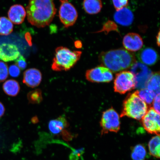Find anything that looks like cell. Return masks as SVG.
Returning <instances> with one entry per match:
<instances>
[{"instance_id": "22", "label": "cell", "mask_w": 160, "mask_h": 160, "mask_svg": "<svg viewBox=\"0 0 160 160\" xmlns=\"http://www.w3.org/2000/svg\"><path fill=\"white\" fill-rule=\"evenodd\" d=\"M13 23L8 18L0 17V35L7 36L13 31Z\"/></svg>"}, {"instance_id": "31", "label": "cell", "mask_w": 160, "mask_h": 160, "mask_svg": "<svg viewBox=\"0 0 160 160\" xmlns=\"http://www.w3.org/2000/svg\"><path fill=\"white\" fill-rule=\"evenodd\" d=\"M5 108L4 106L1 102H0V118L2 117L5 112Z\"/></svg>"}, {"instance_id": "5", "label": "cell", "mask_w": 160, "mask_h": 160, "mask_svg": "<svg viewBox=\"0 0 160 160\" xmlns=\"http://www.w3.org/2000/svg\"><path fill=\"white\" fill-rule=\"evenodd\" d=\"M102 135L109 132L117 133L120 129L119 116L112 108L106 110L102 115L101 122Z\"/></svg>"}, {"instance_id": "17", "label": "cell", "mask_w": 160, "mask_h": 160, "mask_svg": "<svg viewBox=\"0 0 160 160\" xmlns=\"http://www.w3.org/2000/svg\"><path fill=\"white\" fill-rule=\"evenodd\" d=\"M133 13L127 7L117 11L114 15V19L116 22L126 27L131 25L133 22Z\"/></svg>"}, {"instance_id": "24", "label": "cell", "mask_w": 160, "mask_h": 160, "mask_svg": "<svg viewBox=\"0 0 160 160\" xmlns=\"http://www.w3.org/2000/svg\"><path fill=\"white\" fill-rule=\"evenodd\" d=\"M27 98L29 102L32 104H39L43 100L42 91L39 89H36L28 93Z\"/></svg>"}, {"instance_id": "16", "label": "cell", "mask_w": 160, "mask_h": 160, "mask_svg": "<svg viewBox=\"0 0 160 160\" xmlns=\"http://www.w3.org/2000/svg\"><path fill=\"white\" fill-rule=\"evenodd\" d=\"M9 19L15 24L19 25L24 21L26 11L22 6L15 5L12 6L8 12Z\"/></svg>"}, {"instance_id": "13", "label": "cell", "mask_w": 160, "mask_h": 160, "mask_svg": "<svg viewBox=\"0 0 160 160\" xmlns=\"http://www.w3.org/2000/svg\"><path fill=\"white\" fill-rule=\"evenodd\" d=\"M137 56L140 62L146 65H155L159 59V55L157 52L152 48L149 47L140 49Z\"/></svg>"}, {"instance_id": "32", "label": "cell", "mask_w": 160, "mask_h": 160, "mask_svg": "<svg viewBox=\"0 0 160 160\" xmlns=\"http://www.w3.org/2000/svg\"><path fill=\"white\" fill-rule=\"evenodd\" d=\"M160 31H159L158 33L157 37V44L159 47L160 46Z\"/></svg>"}, {"instance_id": "8", "label": "cell", "mask_w": 160, "mask_h": 160, "mask_svg": "<svg viewBox=\"0 0 160 160\" xmlns=\"http://www.w3.org/2000/svg\"><path fill=\"white\" fill-rule=\"evenodd\" d=\"M61 5L59 11V17L65 28L73 26L77 21L78 12L73 5L68 0H60Z\"/></svg>"}, {"instance_id": "26", "label": "cell", "mask_w": 160, "mask_h": 160, "mask_svg": "<svg viewBox=\"0 0 160 160\" xmlns=\"http://www.w3.org/2000/svg\"><path fill=\"white\" fill-rule=\"evenodd\" d=\"M8 74V65L3 62L0 61V82L7 78Z\"/></svg>"}, {"instance_id": "7", "label": "cell", "mask_w": 160, "mask_h": 160, "mask_svg": "<svg viewBox=\"0 0 160 160\" xmlns=\"http://www.w3.org/2000/svg\"><path fill=\"white\" fill-rule=\"evenodd\" d=\"M114 84L115 91L121 94L135 88L134 77L130 71H123L117 73Z\"/></svg>"}, {"instance_id": "12", "label": "cell", "mask_w": 160, "mask_h": 160, "mask_svg": "<svg viewBox=\"0 0 160 160\" xmlns=\"http://www.w3.org/2000/svg\"><path fill=\"white\" fill-rule=\"evenodd\" d=\"M20 55L17 46L8 43L0 45V59L2 61L5 62L15 61Z\"/></svg>"}, {"instance_id": "21", "label": "cell", "mask_w": 160, "mask_h": 160, "mask_svg": "<svg viewBox=\"0 0 160 160\" xmlns=\"http://www.w3.org/2000/svg\"><path fill=\"white\" fill-rule=\"evenodd\" d=\"M160 135H156L152 138L148 143L150 154L157 158H160Z\"/></svg>"}, {"instance_id": "30", "label": "cell", "mask_w": 160, "mask_h": 160, "mask_svg": "<svg viewBox=\"0 0 160 160\" xmlns=\"http://www.w3.org/2000/svg\"><path fill=\"white\" fill-rule=\"evenodd\" d=\"M160 95L156 96L154 98L153 102V108L158 113L160 114Z\"/></svg>"}, {"instance_id": "4", "label": "cell", "mask_w": 160, "mask_h": 160, "mask_svg": "<svg viewBox=\"0 0 160 160\" xmlns=\"http://www.w3.org/2000/svg\"><path fill=\"white\" fill-rule=\"evenodd\" d=\"M148 107L138 95V91L129 93L123 102L121 117H127L139 120L147 112Z\"/></svg>"}, {"instance_id": "18", "label": "cell", "mask_w": 160, "mask_h": 160, "mask_svg": "<svg viewBox=\"0 0 160 160\" xmlns=\"http://www.w3.org/2000/svg\"><path fill=\"white\" fill-rule=\"evenodd\" d=\"M83 7L85 11L90 15L97 14L102 8L101 0H84Z\"/></svg>"}, {"instance_id": "15", "label": "cell", "mask_w": 160, "mask_h": 160, "mask_svg": "<svg viewBox=\"0 0 160 160\" xmlns=\"http://www.w3.org/2000/svg\"><path fill=\"white\" fill-rule=\"evenodd\" d=\"M69 123L65 115H62L57 119L51 120L49 123V129L53 135H58L66 132L68 127Z\"/></svg>"}, {"instance_id": "14", "label": "cell", "mask_w": 160, "mask_h": 160, "mask_svg": "<svg viewBox=\"0 0 160 160\" xmlns=\"http://www.w3.org/2000/svg\"><path fill=\"white\" fill-rule=\"evenodd\" d=\"M42 79L41 72L37 69H28L23 73V83L30 87H37L41 83Z\"/></svg>"}, {"instance_id": "1", "label": "cell", "mask_w": 160, "mask_h": 160, "mask_svg": "<svg viewBox=\"0 0 160 160\" xmlns=\"http://www.w3.org/2000/svg\"><path fill=\"white\" fill-rule=\"evenodd\" d=\"M57 12L54 0H29L26 7L28 21L39 28L49 25Z\"/></svg>"}, {"instance_id": "19", "label": "cell", "mask_w": 160, "mask_h": 160, "mask_svg": "<svg viewBox=\"0 0 160 160\" xmlns=\"http://www.w3.org/2000/svg\"><path fill=\"white\" fill-rule=\"evenodd\" d=\"M160 78L159 72L153 73L147 83V89L152 93L154 98L160 95Z\"/></svg>"}, {"instance_id": "6", "label": "cell", "mask_w": 160, "mask_h": 160, "mask_svg": "<svg viewBox=\"0 0 160 160\" xmlns=\"http://www.w3.org/2000/svg\"><path fill=\"white\" fill-rule=\"evenodd\" d=\"M131 72L134 77L135 88L141 90L146 88L152 72L147 66L136 61L131 68Z\"/></svg>"}, {"instance_id": "33", "label": "cell", "mask_w": 160, "mask_h": 160, "mask_svg": "<svg viewBox=\"0 0 160 160\" xmlns=\"http://www.w3.org/2000/svg\"><path fill=\"white\" fill-rule=\"evenodd\" d=\"M75 46L77 48H80L82 46V44L81 42L79 41H77L75 42Z\"/></svg>"}, {"instance_id": "23", "label": "cell", "mask_w": 160, "mask_h": 160, "mask_svg": "<svg viewBox=\"0 0 160 160\" xmlns=\"http://www.w3.org/2000/svg\"><path fill=\"white\" fill-rule=\"evenodd\" d=\"M147 153L144 146L141 144L137 145L132 150L131 158L133 160H144Z\"/></svg>"}, {"instance_id": "3", "label": "cell", "mask_w": 160, "mask_h": 160, "mask_svg": "<svg viewBox=\"0 0 160 160\" xmlns=\"http://www.w3.org/2000/svg\"><path fill=\"white\" fill-rule=\"evenodd\" d=\"M82 53L81 51H72L66 47H58L55 49L52 69L55 71H68L79 61Z\"/></svg>"}, {"instance_id": "28", "label": "cell", "mask_w": 160, "mask_h": 160, "mask_svg": "<svg viewBox=\"0 0 160 160\" xmlns=\"http://www.w3.org/2000/svg\"><path fill=\"white\" fill-rule=\"evenodd\" d=\"M15 63L20 69L24 70L27 67V63L25 58L20 54L18 58L15 60Z\"/></svg>"}, {"instance_id": "2", "label": "cell", "mask_w": 160, "mask_h": 160, "mask_svg": "<svg viewBox=\"0 0 160 160\" xmlns=\"http://www.w3.org/2000/svg\"><path fill=\"white\" fill-rule=\"evenodd\" d=\"M99 59L103 67L114 73L130 68L137 61L135 54L124 48L103 52Z\"/></svg>"}, {"instance_id": "25", "label": "cell", "mask_w": 160, "mask_h": 160, "mask_svg": "<svg viewBox=\"0 0 160 160\" xmlns=\"http://www.w3.org/2000/svg\"><path fill=\"white\" fill-rule=\"evenodd\" d=\"M138 95L148 106H151L154 99L153 96L148 90L144 88L138 91Z\"/></svg>"}, {"instance_id": "20", "label": "cell", "mask_w": 160, "mask_h": 160, "mask_svg": "<svg viewBox=\"0 0 160 160\" xmlns=\"http://www.w3.org/2000/svg\"><path fill=\"white\" fill-rule=\"evenodd\" d=\"M3 89L6 94L11 97H15L19 93L20 87L19 83L17 81L10 79L4 83Z\"/></svg>"}, {"instance_id": "27", "label": "cell", "mask_w": 160, "mask_h": 160, "mask_svg": "<svg viewBox=\"0 0 160 160\" xmlns=\"http://www.w3.org/2000/svg\"><path fill=\"white\" fill-rule=\"evenodd\" d=\"M114 7L116 11L127 7L128 5V0H112Z\"/></svg>"}, {"instance_id": "29", "label": "cell", "mask_w": 160, "mask_h": 160, "mask_svg": "<svg viewBox=\"0 0 160 160\" xmlns=\"http://www.w3.org/2000/svg\"><path fill=\"white\" fill-rule=\"evenodd\" d=\"M8 71L10 75L13 77H18L21 73V70L16 65H13L10 66Z\"/></svg>"}, {"instance_id": "11", "label": "cell", "mask_w": 160, "mask_h": 160, "mask_svg": "<svg viewBox=\"0 0 160 160\" xmlns=\"http://www.w3.org/2000/svg\"><path fill=\"white\" fill-rule=\"evenodd\" d=\"M143 44V40L141 36L136 33H128L124 37L123 40V44L125 49L132 52L141 49Z\"/></svg>"}, {"instance_id": "10", "label": "cell", "mask_w": 160, "mask_h": 160, "mask_svg": "<svg viewBox=\"0 0 160 160\" xmlns=\"http://www.w3.org/2000/svg\"><path fill=\"white\" fill-rule=\"evenodd\" d=\"M86 77L88 81L95 83H108L113 79L112 72L103 66L88 70Z\"/></svg>"}, {"instance_id": "9", "label": "cell", "mask_w": 160, "mask_h": 160, "mask_svg": "<svg viewBox=\"0 0 160 160\" xmlns=\"http://www.w3.org/2000/svg\"><path fill=\"white\" fill-rule=\"evenodd\" d=\"M142 125L148 133L160 135V114L151 107L141 119Z\"/></svg>"}]
</instances>
